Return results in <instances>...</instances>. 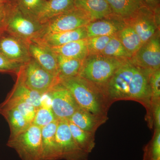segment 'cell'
Instances as JSON below:
<instances>
[{
	"mask_svg": "<svg viewBox=\"0 0 160 160\" xmlns=\"http://www.w3.org/2000/svg\"><path fill=\"white\" fill-rule=\"evenodd\" d=\"M151 70L139 68L127 60L117 69L104 88L112 104L118 100H133L142 104L147 112V120L152 126L151 93L149 76Z\"/></svg>",
	"mask_w": 160,
	"mask_h": 160,
	"instance_id": "1",
	"label": "cell"
},
{
	"mask_svg": "<svg viewBox=\"0 0 160 160\" xmlns=\"http://www.w3.org/2000/svg\"><path fill=\"white\" fill-rule=\"evenodd\" d=\"M59 82L70 91L80 108L107 116L112 104L101 87L79 76L61 79Z\"/></svg>",
	"mask_w": 160,
	"mask_h": 160,
	"instance_id": "2",
	"label": "cell"
},
{
	"mask_svg": "<svg viewBox=\"0 0 160 160\" xmlns=\"http://www.w3.org/2000/svg\"><path fill=\"white\" fill-rule=\"evenodd\" d=\"M127 60L102 54H89L83 60L78 76L104 90L116 71Z\"/></svg>",
	"mask_w": 160,
	"mask_h": 160,
	"instance_id": "3",
	"label": "cell"
},
{
	"mask_svg": "<svg viewBox=\"0 0 160 160\" xmlns=\"http://www.w3.org/2000/svg\"><path fill=\"white\" fill-rule=\"evenodd\" d=\"M43 25L22 13L16 3H6L3 21V31L29 41L38 36Z\"/></svg>",
	"mask_w": 160,
	"mask_h": 160,
	"instance_id": "4",
	"label": "cell"
},
{
	"mask_svg": "<svg viewBox=\"0 0 160 160\" xmlns=\"http://www.w3.org/2000/svg\"><path fill=\"white\" fill-rule=\"evenodd\" d=\"M16 76L24 85L42 95L59 82L58 77L44 69L32 58L23 64Z\"/></svg>",
	"mask_w": 160,
	"mask_h": 160,
	"instance_id": "5",
	"label": "cell"
},
{
	"mask_svg": "<svg viewBox=\"0 0 160 160\" xmlns=\"http://www.w3.org/2000/svg\"><path fill=\"white\" fill-rule=\"evenodd\" d=\"M7 145L15 150L22 160H42V129L33 124L15 137L9 138Z\"/></svg>",
	"mask_w": 160,
	"mask_h": 160,
	"instance_id": "6",
	"label": "cell"
},
{
	"mask_svg": "<svg viewBox=\"0 0 160 160\" xmlns=\"http://www.w3.org/2000/svg\"><path fill=\"white\" fill-rule=\"evenodd\" d=\"M90 22L91 20L88 14L82 9L75 6L43 24L42 30L34 39L51 33L74 30L87 26Z\"/></svg>",
	"mask_w": 160,
	"mask_h": 160,
	"instance_id": "7",
	"label": "cell"
},
{
	"mask_svg": "<svg viewBox=\"0 0 160 160\" xmlns=\"http://www.w3.org/2000/svg\"><path fill=\"white\" fill-rule=\"evenodd\" d=\"M47 93L51 99L52 110L58 121H69L80 108L70 91L60 82Z\"/></svg>",
	"mask_w": 160,
	"mask_h": 160,
	"instance_id": "8",
	"label": "cell"
},
{
	"mask_svg": "<svg viewBox=\"0 0 160 160\" xmlns=\"http://www.w3.org/2000/svg\"><path fill=\"white\" fill-rule=\"evenodd\" d=\"M125 22L133 28L144 43L160 31V10L153 12L144 6Z\"/></svg>",
	"mask_w": 160,
	"mask_h": 160,
	"instance_id": "9",
	"label": "cell"
},
{
	"mask_svg": "<svg viewBox=\"0 0 160 160\" xmlns=\"http://www.w3.org/2000/svg\"><path fill=\"white\" fill-rule=\"evenodd\" d=\"M56 140L61 159L88 160L89 154L81 149L73 139L68 121H58Z\"/></svg>",
	"mask_w": 160,
	"mask_h": 160,
	"instance_id": "10",
	"label": "cell"
},
{
	"mask_svg": "<svg viewBox=\"0 0 160 160\" xmlns=\"http://www.w3.org/2000/svg\"><path fill=\"white\" fill-rule=\"evenodd\" d=\"M129 61L141 69L151 71L160 69V31L143 43Z\"/></svg>",
	"mask_w": 160,
	"mask_h": 160,
	"instance_id": "11",
	"label": "cell"
},
{
	"mask_svg": "<svg viewBox=\"0 0 160 160\" xmlns=\"http://www.w3.org/2000/svg\"><path fill=\"white\" fill-rule=\"evenodd\" d=\"M28 42L3 31L0 34V54L13 62H27L31 58Z\"/></svg>",
	"mask_w": 160,
	"mask_h": 160,
	"instance_id": "12",
	"label": "cell"
},
{
	"mask_svg": "<svg viewBox=\"0 0 160 160\" xmlns=\"http://www.w3.org/2000/svg\"><path fill=\"white\" fill-rule=\"evenodd\" d=\"M126 26L124 20L112 14L101 19L92 21L86 27L88 38L115 35Z\"/></svg>",
	"mask_w": 160,
	"mask_h": 160,
	"instance_id": "13",
	"label": "cell"
},
{
	"mask_svg": "<svg viewBox=\"0 0 160 160\" xmlns=\"http://www.w3.org/2000/svg\"><path fill=\"white\" fill-rule=\"evenodd\" d=\"M28 49L32 58L44 69L58 77L56 54L49 47L30 40Z\"/></svg>",
	"mask_w": 160,
	"mask_h": 160,
	"instance_id": "14",
	"label": "cell"
},
{
	"mask_svg": "<svg viewBox=\"0 0 160 160\" xmlns=\"http://www.w3.org/2000/svg\"><path fill=\"white\" fill-rule=\"evenodd\" d=\"M87 38L86 27L84 26L74 30L46 35L38 38L31 40L51 48Z\"/></svg>",
	"mask_w": 160,
	"mask_h": 160,
	"instance_id": "15",
	"label": "cell"
},
{
	"mask_svg": "<svg viewBox=\"0 0 160 160\" xmlns=\"http://www.w3.org/2000/svg\"><path fill=\"white\" fill-rule=\"evenodd\" d=\"M58 120L42 129V160H61L59 151L56 140Z\"/></svg>",
	"mask_w": 160,
	"mask_h": 160,
	"instance_id": "16",
	"label": "cell"
},
{
	"mask_svg": "<svg viewBox=\"0 0 160 160\" xmlns=\"http://www.w3.org/2000/svg\"><path fill=\"white\" fill-rule=\"evenodd\" d=\"M108 119V116L93 114L80 107L69 121L82 130L95 133L99 127Z\"/></svg>",
	"mask_w": 160,
	"mask_h": 160,
	"instance_id": "17",
	"label": "cell"
},
{
	"mask_svg": "<svg viewBox=\"0 0 160 160\" xmlns=\"http://www.w3.org/2000/svg\"><path fill=\"white\" fill-rule=\"evenodd\" d=\"M75 6L84 10L91 22L113 14L106 0H75Z\"/></svg>",
	"mask_w": 160,
	"mask_h": 160,
	"instance_id": "18",
	"label": "cell"
},
{
	"mask_svg": "<svg viewBox=\"0 0 160 160\" xmlns=\"http://www.w3.org/2000/svg\"><path fill=\"white\" fill-rule=\"evenodd\" d=\"M0 114L5 118L10 128L9 138L15 137L29 127V124L17 109L0 106Z\"/></svg>",
	"mask_w": 160,
	"mask_h": 160,
	"instance_id": "19",
	"label": "cell"
},
{
	"mask_svg": "<svg viewBox=\"0 0 160 160\" xmlns=\"http://www.w3.org/2000/svg\"><path fill=\"white\" fill-rule=\"evenodd\" d=\"M112 13L124 21L131 18L144 6L142 0H106Z\"/></svg>",
	"mask_w": 160,
	"mask_h": 160,
	"instance_id": "20",
	"label": "cell"
},
{
	"mask_svg": "<svg viewBox=\"0 0 160 160\" xmlns=\"http://www.w3.org/2000/svg\"><path fill=\"white\" fill-rule=\"evenodd\" d=\"M42 95L29 89L17 78L15 84L6 99L26 102L37 109L42 105Z\"/></svg>",
	"mask_w": 160,
	"mask_h": 160,
	"instance_id": "21",
	"label": "cell"
},
{
	"mask_svg": "<svg viewBox=\"0 0 160 160\" xmlns=\"http://www.w3.org/2000/svg\"><path fill=\"white\" fill-rule=\"evenodd\" d=\"M86 39L73 41L62 46L50 48L55 54L83 61L89 55Z\"/></svg>",
	"mask_w": 160,
	"mask_h": 160,
	"instance_id": "22",
	"label": "cell"
},
{
	"mask_svg": "<svg viewBox=\"0 0 160 160\" xmlns=\"http://www.w3.org/2000/svg\"><path fill=\"white\" fill-rule=\"evenodd\" d=\"M75 6V0H49L40 13L38 21L45 24L52 18L70 10Z\"/></svg>",
	"mask_w": 160,
	"mask_h": 160,
	"instance_id": "23",
	"label": "cell"
},
{
	"mask_svg": "<svg viewBox=\"0 0 160 160\" xmlns=\"http://www.w3.org/2000/svg\"><path fill=\"white\" fill-rule=\"evenodd\" d=\"M68 123L75 142L81 149L89 154L95 146V133L82 130L69 121Z\"/></svg>",
	"mask_w": 160,
	"mask_h": 160,
	"instance_id": "24",
	"label": "cell"
},
{
	"mask_svg": "<svg viewBox=\"0 0 160 160\" xmlns=\"http://www.w3.org/2000/svg\"><path fill=\"white\" fill-rule=\"evenodd\" d=\"M56 58L59 80L78 76L83 61L58 54H56Z\"/></svg>",
	"mask_w": 160,
	"mask_h": 160,
	"instance_id": "25",
	"label": "cell"
},
{
	"mask_svg": "<svg viewBox=\"0 0 160 160\" xmlns=\"http://www.w3.org/2000/svg\"><path fill=\"white\" fill-rule=\"evenodd\" d=\"M127 51L133 55L143 43L141 38L130 25L126 26L116 34Z\"/></svg>",
	"mask_w": 160,
	"mask_h": 160,
	"instance_id": "26",
	"label": "cell"
},
{
	"mask_svg": "<svg viewBox=\"0 0 160 160\" xmlns=\"http://www.w3.org/2000/svg\"><path fill=\"white\" fill-rule=\"evenodd\" d=\"M47 2V0H18L16 4L24 15L38 22V18Z\"/></svg>",
	"mask_w": 160,
	"mask_h": 160,
	"instance_id": "27",
	"label": "cell"
},
{
	"mask_svg": "<svg viewBox=\"0 0 160 160\" xmlns=\"http://www.w3.org/2000/svg\"><path fill=\"white\" fill-rule=\"evenodd\" d=\"M101 54L110 57L128 60L132 57L123 46L116 34L112 37Z\"/></svg>",
	"mask_w": 160,
	"mask_h": 160,
	"instance_id": "28",
	"label": "cell"
},
{
	"mask_svg": "<svg viewBox=\"0 0 160 160\" xmlns=\"http://www.w3.org/2000/svg\"><path fill=\"white\" fill-rule=\"evenodd\" d=\"M0 106L15 108L29 124H32L37 108L31 104L22 101L6 99Z\"/></svg>",
	"mask_w": 160,
	"mask_h": 160,
	"instance_id": "29",
	"label": "cell"
},
{
	"mask_svg": "<svg viewBox=\"0 0 160 160\" xmlns=\"http://www.w3.org/2000/svg\"><path fill=\"white\" fill-rule=\"evenodd\" d=\"M56 120L51 108L41 106L37 109L32 124L42 129Z\"/></svg>",
	"mask_w": 160,
	"mask_h": 160,
	"instance_id": "30",
	"label": "cell"
},
{
	"mask_svg": "<svg viewBox=\"0 0 160 160\" xmlns=\"http://www.w3.org/2000/svg\"><path fill=\"white\" fill-rule=\"evenodd\" d=\"M160 158V129H155L153 137L144 149L143 160Z\"/></svg>",
	"mask_w": 160,
	"mask_h": 160,
	"instance_id": "31",
	"label": "cell"
},
{
	"mask_svg": "<svg viewBox=\"0 0 160 160\" xmlns=\"http://www.w3.org/2000/svg\"><path fill=\"white\" fill-rule=\"evenodd\" d=\"M112 36H102L88 38L87 46L89 54H101Z\"/></svg>",
	"mask_w": 160,
	"mask_h": 160,
	"instance_id": "32",
	"label": "cell"
},
{
	"mask_svg": "<svg viewBox=\"0 0 160 160\" xmlns=\"http://www.w3.org/2000/svg\"><path fill=\"white\" fill-rule=\"evenodd\" d=\"M151 104L160 101V69L152 71L149 76Z\"/></svg>",
	"mask_w": 160,
	"mask_h": 160,
	"instance_id": "33",
	"label": "cell"
},
{
	"mask_svg": "<svg viewBox=\"0 0 160 160\" xmlns=\"http://www.w3.org/2000/svg\"><path fill=\"white\" fill-rule=\"evenodd\" d=\"M23 64L11 61L0 54V72L16 75Z\"/></svg>",
	"mask_w": 160,
	"mask_h": 160,
	"instance_id": "34",
	"label": "cell"
},
{
	"mask_svg": "<svg viewBox=\"0 0 160 160\" xmlns=\"http://www.w3.org/2000/svg\"><path fill=\"white\" fill-rule=\"evenodd\" d=\"M151 119L155 129H160V101L151 104Z\"/></svg>",
	"mask_w": 160,
	"mask_h": 160,
	"instance_id": "35",
	"label": "cell"
},
{
	"mask_svg": "<svg viewBox=\"0 0 160 160\" xmlns=\"http://www.w3.org/2000/svg\"><path fill=\"white\" fill-rule=\"evenodd\" d=\"M144 6L153 12L160 10V0H142Z\"/></svg>",
	"mask_w": 160,
	"mask_h": 160,
	"instance_id": "36",
	"label": "cell"
},
{
	"mask_svg": "<svg viewBox=\"0 0 160 160\" xmlns=\"http://www.w3.org/2000/svg\"><path fill=\"white\" fill-rule=\"evenodd\" d=\"M6 3H0V31L2 32L3 31L2 23L5 15Z\"/></svg>",
	"mask_w": 160,
	"mask_h": 160,
	"instance_id": "37",
	"label": "cell"
},
{
	"mask_svg": "<svg viewBox=\"0 0 160 160\" xmlns=\"http://www.w3.org/2000/svg\"><path fill=\"white\" fill-rule=\"evenodd\" d=\"M6 2L9 3H16L18 0H5Z\"/></svg>",
	"mask_w": 160,
	"mask_h": 160,
	"instance_id": "38",
	"label": "cell"
},
{
	"mask_svg": "<svg viewBox=\"0 0 160 160\" xmlns=\"http://www.w3.org/2000/svg\"><path fill=\"white\" fill-rule=\"evenodd\" d=\"M0 3H6V2L5 0H0Z\"/></svg>",
	"mask_w": 160,
	"mask_h": 160,
	"instance_id": "39",
	"label": "cell"
},
{
	"mask_svg": "<svg viewBox=\"0 0 160 160\" xmlns=\"http://www.w3.org/2000/svg\"><path fill=\"white\" fill-rule=\"evenodd\" d=\"M150 160H160V158L159 159H151Z\"/></svg>",
	"mask_w": 160,
	"mask_h": 160,
	"instance_id": "40",
	"label": "cell"
},
{
	"mask_svg": "<svg viewBox=\"0 0 160 160\" xmlns=\"http://www.w3.org/2000/svg\"><path fill=\"white\" fill-rule=\"evenodd\" d=\"M2 32L0 31V34H1V33H2Z\"/></svg>",
	"mask_w": 160,
	"mask_h": 160,
	"instance_id": "41",
	"label": "cell"
}]
</instances>
